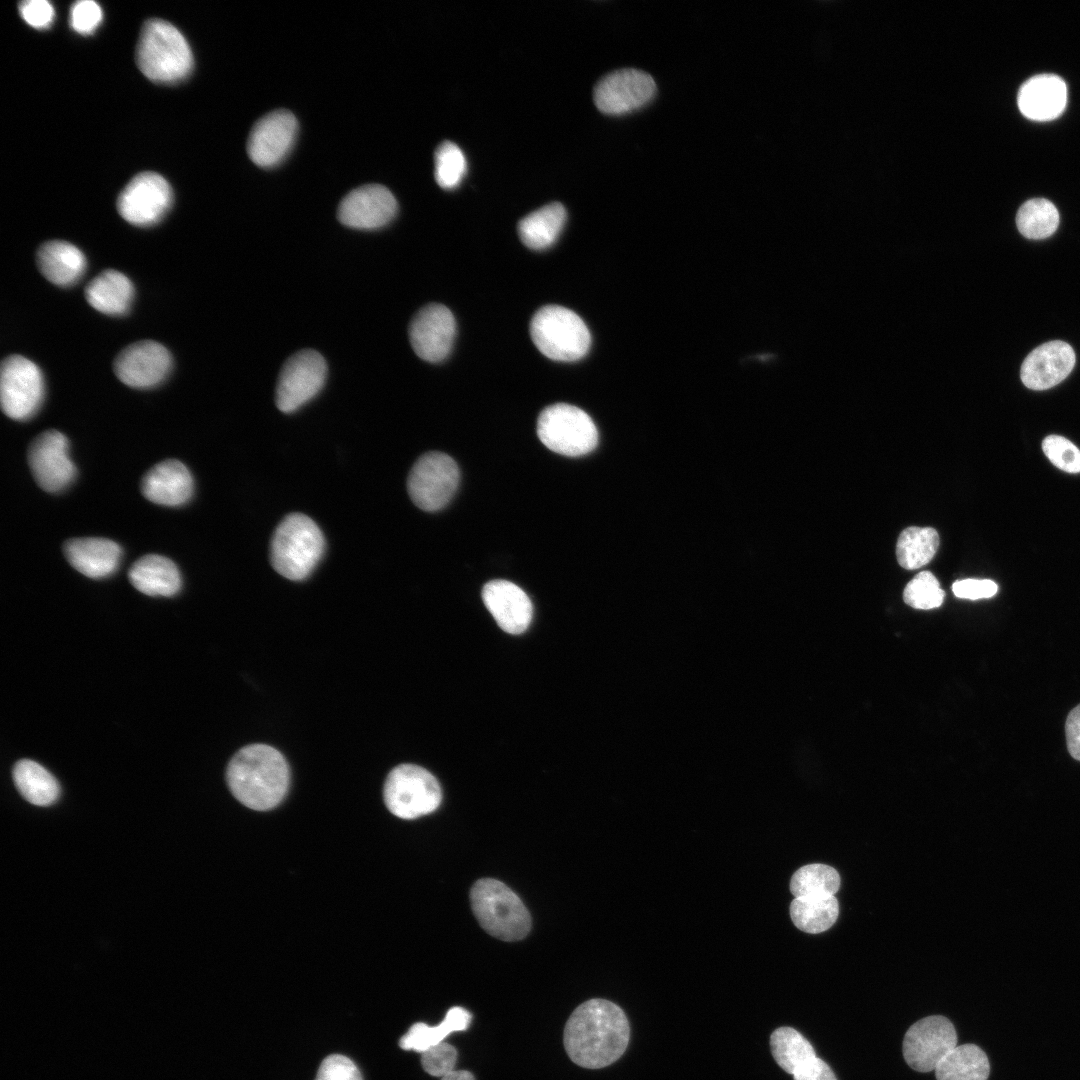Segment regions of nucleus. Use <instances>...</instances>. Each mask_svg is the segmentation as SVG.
<instances>
[{"label": "nucleus", "instance_id": "13", "mask_svg": "<svg viewBox=\"0 0 1080 1080\" xmlns=\"http://www.w3.org/2000/svg\"><path fill=\"white\" fill-rule=\"evenodd\" d=\"M172 202L173 191L167 180L155 172H143L122 190L117 209L127 222L150 226L165 216Z\"/></svg>", "mask_w": 1080, "mask_h": 1080}, {"label": "nucleus", "instance_id": "9", "mask_svg": "<svg viewBox=\"0 0 1080 1080\" xmlns=\"http://www.w3.org/2000/svg\"><path fill=\"white\" fill-rule=\"evenodd\" d=\"M459 479V468L450 456L441 452H429L413 465L407 480V490L417 507L425 511H437L451 500Z\"/></svg>", "mask_w": 1080, "mask_h": 1080}, {"label": "nucleus", "instance_id": "34", "mask_svg": "<svg viewBox=\"0 0 1080 1080\" xmlns=\"http://www.w3.org/2000/svg\"><path fill=\"white\" fill-rule=\"evenodd\" d=\"M770 1047L776 1063L793 1075L816 1057L811 1043L792 1027H780L770 1036Z\"/></svg>", "mask_w": 1080, "mask_h": 1080}, {"label": "nucleus", "instance_id": "26", "mask_svg": "<svg viewBox=\"0 0 1080 1080\" xmlns=\"http://www.w3.org/2000/svg\"><path fill=\"white\" fill-rule=\"evenodd\" d=\"M131 584L149 596H173L181 588V575L173 561L156 554L136 560L129 573Z\"/></svg>", "mask_w": 1080, "mask_h": 1080}, {"label": "nucleus", "instance_id": "1", "mask_svg": "<svg viewBox=\"0 0 1080 1080\" xmlns=\"http://www.w3.org/2000/svg\"><path fill=\"white\" fill-rule=\"evenodd\" d=\"M630 1039L623 1010L605 999H591L570 1015L564 1029V1047L578 1066L600 1069L618 1060Z\"/></svg>", "mask_w": 1080, "mask_h": 1080}, {"label": "nucleus", "instance_id": "8", "mask_svg": "<svg viewBox=\"0 0 1080 1080\" xmlns=\"http://www.w3.org/2000/svg\"><path fill=\"white\" fill-rule=\"evenodd\" d=\"M537 434L548 449L571 457L591 452L598 443V431L590 416L565 403L548 406L540 413Z\"/></svg>", "mask_w": 1080, "mask_h": 1080}, {"label": "nucleus", "instance_id": "32", "mask_svg": "<svg viewBox=\"0 0 1080 1080\" xmlns=\"http://www.w3.org/2000/svg\"><path fill=\"white\" fill-rule=\"evenodd\" d=\"M793 924L803 932L818 934L828 930L839 915V903L830 898L794 897L789 907Z\"/></svg>", "mask_w": 1080, "mask_h": 1080}, {"label": "nucleus", "instance_id": "28", "mask_svg": "<svg viewBox=\"0 0 1080 1080\" xmlns=\"http://www.w3.org/2000/svg\"><path fill=\"white\" fill-rule=\"evenodd\" d=\"M565 220L564 206L558 202L550 203L520 220L518 234L527 247L545 249L557 239Z\"/></svg>", "mask_w": 1080, "mask_h": 1080}, {"label": "nucleus", "instance_id": "30", "mask_svg": "<svg viewBox=\"0 0 1080 1080\" xmlns=\"http://www.w3.org/2000/svg\"><path fill=\"white\" fill-rule=\"evenodd\" d=\"M471 1013L462 1007H452L446 1013L444 1020L437 1026H428L425 1023L413 1024L408 1032L400 1039L399 1045L404 1050H414L423 1053L432 1046L443 1042L444 1038L456 1031H465L471 1023Z\"/></svg>", "mask_w": 1080, "mask_h": 1080}, {"label": "nucleus", "instance_id": "14", "mask_svg": "<svg viewBox=\"0 0 1080 1080\" xmlns=\"http://www.w3.org/2000/svg\"><path fill=\"white\" fill-rule=\"evenodd\" d=\"M656 92L654 79L648 73L623 68L601 78L594 87L596 107L608 115H623L649 103Z\"/></svg>", "mask_w": 1080, "mask_h": 1080}, {"label": "nucleus", "instance_id": "33", "mask_svg": "<svg viewBox=\"0 0 1080 1080\" xmlns=\"http://www.w3.org/2000/svg\"><path fill=\"white\" fill-rule=\"evenodd\" d=\"M939 546V535L932 527H907L899 535L896 544L898 563L905 569L920 568L934 557Z\"/></svg>", "mask_w": 1080, "mask_h": 1080}, {"label": "nucleus", "instance_id": "5", "mask_svg": "<svg viewBox=\"0 0 1080 1080\" xmlns=\"http://www.w3.org/2000/svg\"><path fill=\"white\" fill-rule=\"evenodd\" d=\"M473 913L481 927L503 941H518L530 931L531 916L507 885L492 878L477 880L470 890Z\"/></svg>", "mask_w": 1080, "mask_h": 1080}, {"label": "nucleus", "instance_id": "41", "mask_svg": "<svg viewBox=\"0 0 1080 1080\" xmlns=\"http://www.w3.org/2000/svg\"><path fill=\"white\" fill-rule=\"evenodd\" d=\"M102 18L101 7L91 0L78 1L70 10L71 27L80 34L93 33L100 25Z\"/></svg>", "mask_w": 1080, "mask_h": 1080}, {"label": "nucleus", "instance_id": "38", "mask_svg": "<svg viewBox=\"0 0 1080 1080\" xmlns=\"http://www.w3.org/2000/svg\"><path fill=\"white\" fill-rule=\"evenodd\" d=\"M944 596L938 580L930 571L918 573L903 591V599L907 605L924 610L939 607Z\"/></svg>", "mask_w": 1080, "mask_h": 1080}, {"label": "nucleus", "instance_id": "10", "mask_svg": "<svg viewBox=\"0 0 1080 1080\" xmlns=\"http://www.w3.org/2000/svg\"><path fill=\"white\" fill-rule=\"evenodd\" d=\"M44 397V380L39 367L21 355H10L1 363L0 400L3 412L14 420H26L36 413Z\"/></svg>", "mask_w": 1080, "mask_h": 1080}, {"label": "nucleus", "instance_id": "36", "mask_svg": "<svg viewBox=\"0 0 1080 1080\" xmlns=\"http://www.w3.org/2000/svg\"><path fill=\"white\" fill-rule=\"evenodd\" d=\"M1059 224V212L1055 205L1044 198L1024 202L1016 215L1019 232L1028 239H1045L1051 236Z\"/></svg>", "mask_w": 1080, "mask_h": 1080}, {"label": "nucleus", "instance_id": "37", "mask_svg": "<svg viewBox=\"0 0 1080 1080\" xmlns=\"http://www.w3.org/2000/svg\"><path fill=\"white\" fill-rule=\"evenodd\" d=\"M466 171L462 150L453 142L441 143L435 151V180L444 189L456 187Z\"/></svg>", "mask_w": 1080, "mask_h": 1080}, {"label": "nucleus", "instance_id": "31", "mask_svg": "<svg viewBox=\"0 0 1080 1080\" xmlns=\"http://www.w3.org/2000/svg\"><path fill=\"white\" fill-rule=\"evenodd\" d=\"M934 1071L937 1080H987L990 1064L981 1048L964 1044L952 1049Z\"/></svg>", "mask_w": 1080, "mask_h": 1080}, {"label": "nucleus", "instance_id": "35", "mask_svg": "<svg viewBox=\"0 0 1080 1080\" xmlns=\"http://www.w3.org/2000/svg\"><path fill=\"white\" fill-rule=\"evenodd\" d=\"M839 888V873L833 867L821 863L800 867L790 880V891L794 897L830 898Z\"/></svg>", "mask_w": 1080, "mask_h": 1080}, {"label": "nucleus", "instance_id": "20", "mask_svg": "<svg viewBox=\"0 0 1080 1080\" xmlns=\"http://www.w3.org/2000/svg\"><path fill=\"white\" fill-rule=\"evenodd\" d=\"M1076 356L1072 347L1063 341L1046 342L1024 359L1020 377L1023 384L1032 390H1046L1064 380L1075 365Z\"/></svg>", "mask_w": 1080, "mask_h": 1080}, {"label": "nucleus", "instance_id": "16", "mask_svg": "<svg viewBox=\"0 0 1080 1080\" xmlns=\"http://www.w3.org/2000/svg\"><path fill=\"white\" fill-rule=\"evenodd\" d=\"M172 368V356L161 343L143 340L125 347L115 358L113 369L125 385L152 388L168 376Z\"/></svg>", "mask_w": 1080, "mask_h": 1080}, {"label": "nucleus", "instance_id": "6", "mask_svg": "<svg viewBox=\"0 0 1080 1080\" xmlns=\"http://www.w3.org/2000/svg\"><path fill=\"white\" fill-rule=\"evenodd\" d=\"M530 334L538 350L556 361L578 360L591 344L584 321L575 312L557 305L542 307L535 313Z\"/></svg>", "mask_w": 1080, "mask_h": 1080}, {"label": "nucleus", "instance_id": "7", "mask_svg": "<svg viewBox=\"0 0 1080 1080\" xmlns=\"http://www.w3.org/2000/svg\"><path fill=\"white\" fill-rule=\"evenodd\" d=\"M384 802L395 816L411 820L435 811L442 800L437 779L426 769L414 764H401L388 774Z\"/></svg>", "mask_w": 1080, "mask_h": 1080}, {"label": "nucleus", "instance_id": "17", "mask_svg": "<svg viewBox=\"0 0 1080 1080\" xmlns=\"http://www.w3.org/2000/svg\"><path fill=\"white\" fill-rule=\"evenodd\" d=\"M397 208V201L388 188L365 184L341 200L337 217L347 227L371 230L387 225L395 217Z\"/></svg>", "mask_w": 1080, "mask_h": 1080}, {"label": "nucleus", "instance_id": "24", "mask_svg": "<svg viewBox=\"0 0 1080 1080\" xmlns=\"http://www.w3.org/2000/svg\"><path fill=\"white\" fill-rule=\"evenodd\" d=\"M63 551L72 567L94 579L115 572L122 554L116 542L96 537L69 539L64 543Z\"/></svg>", "mask_w": 1080, "mask_h": 1080}, {"label": "nucleus", "instance_id": "39", "mask_svg": "<svg viewBox=\"0 0 1080 1080\" xmlns=\"http://www.w3.org/2000/svg\"><path fill=\"white\" fill-rule=\"evenodd\" d=\"M1042 449L1050 462L1060 470L1080 472V450L1068 439L1049 435L1043 440Z\"/></svg>", "mask_w": 1080, "mask_h": 1080}, {"label": "nucleus", "instance_id": "25", "mask_svg": "<svg viewBox=\"0 0 1080 1080\" xmlns=\"http://www.w3.org/2000/svg\"><path fill=\"white\" fill-rule=\"evenodd\" d=\"M41 274L58 286L77 282L86 269V258L75 245L61 240L43 243L36 254Z\"/></svg>", "mask_w": 1080, "mask_h": 1080}, {"label": "nucleus", "instance_id": "45", "mask_svg": "<svg viewBox=\"0 0 1080 1080\" xmlns=\"http://www.w3.org/2000/svg\"><path fill=\"white\" fill-rule=\"evenodd\" d=\"M794 1080H837L827 1063L818 1057L807 1062L793 1074Z\"/></svg>", "mask_w": 1080, "mask_h": 1080}, {"label": "nucleus", "instance_id": "19", "mask_svg": "<svg viewBox=\"0 0 1080 1080\" xmlns=\"http://www.w3.org/2000/svg\"><path fill=\"white\" fill-rule=\"evenodd\" d=\"M456 332L455 319L441 304L421 308L409 325V339L414 352L428 362H439L451 351Z\"/></svg>", "mask_w": 1080, "mask_h": 1080}, {"label": "nucleus", "instance_id": "43", "mask_svg": "<svg viewBox=\"0 0 1080 1080\" xmlns=\"http://www.w3.org/2000/svg\"><path fill=\"white\" fill-rule=\"evenodd\" d=\"M23 20L36 29L49 27L55 16L53 6L46 0H26L19 4Z\"/></svg>", "mask_w": 1080, "mask_h": 1080}, {"label": "nucleus", "instance_id": "15", "mask_svg": "<svg viewBox=\"0 0 1080 1080\" xmlns=\"http://www.w3.org/2000/svg\"><path fill=\"white\" fill-rule=\"evenodd\" d=\"M68 449L67 437L57 430L44 431L31 442L28 464L43 490L60 492L74 480L76 467L69 458Z\"/></svg>", "mask_w": 1080, "mask_h": 1080}, {"label": "nucleus", "instance_id": "27", "mask_svg": "<svg viewBox=\"0 0 1080 1080\" xmlns=\"http://www.w3.org/2000/svg\"><path fill=\"white\" fill-rule=\"evenodd\" d=\"M133 297L134 287L130 279L113 269L101 272L85 288L87 302L97 311L112 316L125 314Z\"/></svg>", "mask_w": 1080, "mask_h": 1080}, {"label": "nucleus", "instance_id": "4", "mask_svg": "<svg viewBox=\"0 0 1080 1080\" xmlns=\"http://www.w3.org/2000/svg\"><path fill=\"white\" fill-rule=\"evenodd\" d=\"M324 550L325 539L318 525L302 513H292L274 531L270 560L280 575L299 581L311 574Z\"/></svg>", "mask_w": 1080, "mask_h": 1080}, {"label": "nucleus", "instance_id": "44", "mask_svg": "<svg viewBox=\"0 0 1080 1080\" xmlns=\"http://www.w3.org/2000/svg\"><path fill=\"white\" fill-rule=\"evenodd\" d=\"M952 591L958 598L977 600L990 598L998 591L997 584L989 579H964L952 584Z\"/></svg>", "mask_w": 1080, "mask_h": 1080}, {"label": "nucleus", "instance_id": "21", "mask_svg": "<svg viewBox=\"0 0 1080 1080\" xmlns=\"http://www.w3.org/2000/svg\"><path fill=\"white\" fill-rule=\"evenodd\" d=\"M482 599L503 631L520 634L528 628L533 614L532 603L516 584L506 580L490 581L482 589Z\"/></svg>", "mask_w": 1080, "mask_h": 1080}, {"label": "nucleus", "instance_id": "23", "mask_svg": "<svg viewBox=\"0 0 1080 1080\" xmlns=\"http://www.w3.org/2000/svg\"><path fill=\"white\" fill-rule=\"evenodd\" d=\"M1067 88L1056 74L1043 73L1030 77L1020 87L1018 107L1027 118L1046 121L1058 117L1065 108Z\"/></svg>", "mask_w": 1080, "mask_h": 1080}, {"label": "nucleus", "instance_id": "3", "mask_svg": "<svg viewBox=\"0 0 1080 1080\" xmlns=\"http://www.w3.org/2000/svg\"><path fill=\"white\" fill-rule=\"evenodd\" d=\"M136 61L148 79L166 84L183 80L193 68V55L185 37L175 26L161 19H150L144 24Z\"/></svg>", "mask_w": 1080, "mask_h": 1080}, {"label": "nucleus", "instance_id": "47", "mask_svg": "<svg viewBox=\"0 0 1080 1080\" xmlns=\"http://www.w3.org/2000/svg\"><path fill=\"white\" fill-rule=\"evenodd\" d=\"M441 1080H475L474 1075L465 1070L451 1071L441 1077Z\"/></svg>", "mask_w": 1080, "mask_h": 1080}, {"label": "nucleus", "instance_id": "12", "mask_svg": "<svg viewBox=\"0 0 1080 1080\" xmlns=\"http://www.w3.org/2000/svg\"><path fill=\"white\" fill-rule=\"evenodd\" d=\"M957 1046L952 1022L941 1015L920 1019L910 1026L903 1039L906 1063L918 1072L935 1070L939 1062Z\"/></svg>", "mask_w": 1080, "mask_h": 1080}, {"label": "nucleus", "instance_id": "2", "mask_svg": "<svg viewBox=\"0 0 1080 1080\" xmlns=\"http://www.w3.org/2000/svg\"><path fill=\"white\" fill-rule=\"evenodd\" d=\"M289 779L285 758L266 744H252L240 749L226 771L233 796L244 806L257 811L276 807L287 793Z\"/></svg>", "mask_w": 1080, "mask_h": 1080}, {"label": "nucleus", "instance_id": "22", "mask_svg": "<svg viewBox=\"0 0 1080 1080\" xmlns=\"http://www.w3.org/2000/svg\"><path fill=\"white\" fill-rule=\"evenodd\" d=\"M194 490L193 477L181 461L167 459L153 466L143 477L141 491L146 499L163 506L187 503Z\"/></svg>", "mask_w": 1080, "mask_h": 1080}, {"label": "nucleus", "instance_id": "11", "mask_svg": "<svg viewBox=\"0 0 1080 1080\" xmlns=\"http://www.w3.org/2000/svg\"><path fill=\"white\" fill-rule=\"evenodd\" d=\"M327 375L324 357L313 349L294 353L283 364L278 376L275 402L284 413H291L311 400L323 387Z\"/></svg>", "mask_w": 1080, "mask_h": 1080}, {"label": "nucleus", "instance_id": "42", "mask_svg": "<svg viewBox=\"0 0 1080 1080\" xmlns=\"http://www.w3.org/2000/svg\"><path fill=\"white\" fill-rule=\"evenodd\" d=\"M315 1080H363L357 1066L348 1057L333 1054L326 1057Z\"/></svg>", "mask_w": 1080, "mask_h": 1080}, {"label": "nucleus", "instance_id": "46", "mask_svg": "<svg viewBox=\"0 0 1080 1080\" xmlns=\"http://www.w3.org/2000/svg\"><path fill=\"white\" fill-rule=\"evenodd\" d=\"M1065 732L1070 755L1080 761V704L1068 714Z\"/></svg>", "mask_w": 1080, "mask_h": 1080}, {"label": "nucleus", "instance_id": "29", "mask_svg": "<svg viewBox=\"0 0 1080 1080\" xmlns=\"http://www.w3.org/2000/svg\"><path fill=\"white\" fill-rule=\"evenodd\" d=\"M12 775L19 793L34 805L49 806L59 797L58 781L48 770L33 760L22 759L16 762Z\"/></svg>", "mask_w": 1080, "mask_h": 1080}, {"label": "nucleus", "instance_id": "40", "mask_svg": "<svg viewBox=\"0 0 1080 1080\" xmlns=\"http://www.w3.org/2000/svg\"><path fill=\"white\" fill-rule=\"evenodd\" d=\"M457 1061V1050L449 1043L441 1042L422 1053L423 1069L435 1077H443L453 1071Z\"/></svg>", "mask_w": 1080, "mask_h": 1080}, {"label": "nucleus", "instance_id": "18", "mask_svg": "<svg viewBox=\"0 0 1080 1080\" xmlns=\"http://www.w3.org/2000/svg\"><path fill=\"white\" fill-rule=\"evenodd\" d=\"M298 129L295 116L288 110H274L261 117L252 127L247 153L261 167L278 164L292 147Z\"/></svg>", "mask_w": 1080, "mask_h": 1080}]
</instances>
